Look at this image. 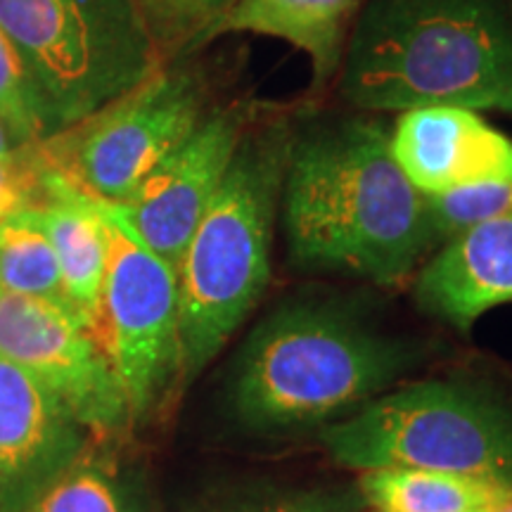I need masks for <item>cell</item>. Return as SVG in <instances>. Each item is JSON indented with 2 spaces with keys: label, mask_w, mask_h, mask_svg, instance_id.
<instances>
[{
  "label": "cell",
  "mask_w": 512,
  "mask_h": 512,
  "mask_svg": "<svg viewBox=\"0 0 512 512\" xmlns=\"http://www.w3.org/2000/svg\"><path fill=\"white\" fill-rule=\"evenodd\" d=\"M19 150H22V145H19L17 138L12 136V131L8 128V124H5V121L0 119V159L15 157Z\"/></svg>",
  "instance_id": "cb8c5ba5"
},
{
  "label": "cell",
  "mask_w": 512,
  "mask_h": 512,
  "mask_svg": "<svg viewBox=\"0 0 512 512\" xmlns=\"http://www.w3.org/2000/svg\"><path fill=\"white\" fill-rule=\"evenodd\" d=\"M496 508H477V510H465V512H494Z\"/></svg>",
  "instance_id": "484cf974"
},
{
  "label": "cell",
  "mask_w": 512,
  "mask_h": 512,
  "mask_svg": "<svg viewBox=\"0 0 512 512\" xmlns=\"http://www.w3.org/2000/svg\"><path fill=\"white\" fill-rule=\"evenodd\" d=\"M427 211L434 245H444L477 223L512 214V178L427 195Z\"/></svg>",
  "instance_id": "d6986e66"
},
{
  "label": "cell",
  "mask_w": 512,
  "mask_h": 512,
  "mask_svg": "<svg viewBox=\"0 0 512 512\" xmlns=\"http://www.w3.org/2000/svg\"><path fill=\"white\" fill-rule=\"evenodd\" d=\"M107 233V275L88 335L124 389L128 415L145 418L181 380L178 275L110 202H100Z\"/></svg>",
  "instance_id": "ba28073f"
},
{
  "label": "cell",
  "mask_w": 512,
  "mask_h": 512,
  "mask_svg": "<svg viewBox=\"0 0 512 512\" xmlns=\"http://www.w3.org/2000/svg\"><path fill=\"white\" fill-rule=\"evenodd\" d=\"M207 86L192 69L162 67L79 124L34 145L74 188L121 204L207 117Z\"/></svg>",
  "instance_id": "52a82bcc"
},
{
  "label": "cell",
  "mask_w": 512,
  "mask_h": 512,
  "mask_svg": "<svg viewBox=\"0 0 512 512\" xmlns=\"http://www.w3.org/2000/svg\"><path fill=\"white\" fill-rule=\"evenodd\" d=\"M24 512H128L112 479L91 465H72Z\"/></svg>",
  "instance_id": "44dd1931"
},
{
  "label": "cell",
  "mask_w": 512,
  "mask_h": 512,
  "mask_svg": "<svg viewBox=\"0 0 512 512\" xmlns=\"http://www.w3.org/2000/svg\"><path fill=\"white\" fill-rule=\"evenodd\" d=\"M392 152L422 195L512 178V140L465 107L401 112L392 126Z\"/></svg>",
  "instance_id": "7c38bea8"
},
{
  "label": "cell",
  "mask_w": 512,
  "mask_h": 512,
  "mask_svg": "<svg viewBox=\"0 0 512 512\" xmlns=\"http://www.w3.org/2000/svg\"><path fill=\"white\" fill-rule=\"evenodd\" d=\"M292 131L290 117L249 126L185 249L176 271L185 382L219 354L264 297Z\"/></svg>",
  "instance_id": "3957f363"
},
{
  "label": "cell",
  "mask_w": 512,
  "mask_h": 512,
  "mask_svg": "<svg viewBox=\"0 0 512 512\" xmlns=\"http://www.w3.org/2000/svg\"><path fill=\"white\" fill-rule=\"evenodd\" d=\"M403 349L335 302H292L249 335L233 403L261 432L318 425L375 399L403 368Z\"/></svg>",
  "instance_id": "277c9868"
},
{
  "label": "cell",
  "mask_w": 512,
  "mask_h": 512,
  "mask_svg": "<svg viewBox=\"0 0 512 512\" xmlns=\"http://www.w3.org/2000/svg\"><path fill=\"white\" fill-rule=\"evenodd\" d=\"M339 93L356 112L512 114V0H366Z\"/></svg>",
  "instance_id": "7a4b0ae2"
},
{
  "label": "cell",
  "mask_w": 512,
  "mask_h": 512,
  "mask_svg": "<svg viewBox=\"0 0 512 512\" xmlns=\"http://www.w3.org/2000/svg\"><path fill=\"white\" fill-rule=\"evenodd\" d=\"M280 209L290 259L309 271L392 287L434 247L427 195L394 159L392 128L368 112L294 124Z\"/></svg>",
  "instance_id": "6da1fadb"
},
{
  "label": "cell",
  "mask_w": 512,
  "mask_h": 512,
  "mask_svg": "<svg viewBox=\"0 0 512 512\" xmlns=\"http://www.w3.org/2000/svg\"><path fill=\"white\" fill-rule=\"evenodd\" d=\"M494 512H512V496H510L508 501H505V503L498 505V508H496Z\"/></svg>",
  "instance_id": "d4e9b609"
},
{
  "label": "cell",
  "mask_w": 512,
  "mask_h": 512,
  "mask_svg": "<svg viewBox=\"0 0 512 512\" xmlns=\"http://www.w3.org/2000/svg\"><path fill=\"white\" fill-rule=\"evenodd\" d=\"M247 512H358V505L349 496L302 494L278 498Z\"/></svg>",
  "instance_id": "603a6c76"
},
{
  "label": "cell",
  "mask_w": 512,
  "mask_h": 512,
  "mask_svg": "<svg viewBox=\"0 0 512 512\" xmlns=\"http://www.w3.org/2000/svg\"><path fill=\"white\" fill-rule=\"evenodd\" d=\"M34 211L57 256L64 294L91 330L107 275V233L100 204L46 169L43 200Z\"/></svg>",
  "instance_id": "9a60e30c"
},
{
  "label": "cell",
  "mask_w": 512,
  "mask_h": 512,
  "mask_svg": "<svg viewBox=\"0 0 512 512\" xmlns=\"http://www.w3.org/2000/svg\"><path fill=\"white\" fill-rule=\"evenodd\" d=\"M159 50H195L235 0H138Z\"/></svg>",
  "instance_id": "ffe728a7"
},
{
  "label": "cell",
  "mask_w": 512,
  "mask_h": 512,
  "mask_svg": "<svg viewBox=\"0 0 512 512\" xmlns=\"http://www.w3.org/2000/svg\"><path fill=\"white\" fill-rule=\"evenodd\" d=\"M0 354L48 387L83 430L112 434L131 418L117 373L72 306L0 287Z\"/></svg>",
  "instance_id": "9c48e42d"
},
{
  "label": "cell",
  "mask_w": 512,
  "mask_h": 512,
  "mask_svg": "<svg viewBox=\"0 0 512 512\" xmlns=\"http://www.w3.org/2000/svg\"><path fill=\"white\" fill-rule=\"evenodd\" d=\"M81 432L48 387L0 354V512H24L76 465Z\"/></svg>",
  "instance_id": "8fae6325"
},
{
  "label": "cell",
  "mask_w": 512,
  "mask_h": 512,
  "mask_svg": "<svg viewBox=\"0 0 512 512\" xmlns=\"http://www.w3.org/2000/svg\"><path fill=\"white\" fill-rule=\"evenodd\" d=\"M337 465L456 472L512 484V411L475 387L418 382L377 394L320 432Z\"/></svg>",
  "instance_id": "8992f818"
},
{
  "label": "cell",
  "mask_w": 512,
  "mask_h": 512,
  "mask_svg": "<svg viewBox=\"0 0 512 512\" xmlns=\"http://www.w3.org/2000/svg\"><path fill=\"white\" fill-rule=\"evenodd\" d=\"M366 0H235L204 36L202 46L226 34L278 38L302 50L311 64V91L339 74L351 27Z\"/></svg>",
  "instance_id": "5bb4252c"
},
{
  "label": "cell",
  "mask_w": 512,
  "mask_h": 512,
  "mask_svg": "<svg viewBox=\"0 0 512 512\" xmlns=\"http://www.w3.org/2000/svg\"><path fill=\"white\" fill-rule=\"evenodd\" d=\"M361 496L377 512H465L498 508L512 484L456 472L382 467L361 475Z\"/></svg>",
  "instance_id": "2e32d148"
},
{
  "label": "cell",
  "mask_w": 512,
  "mask_h": 512,
  "mask_svg": "<svg viewBox=\"0 0 512 512\" xmlns=\"http://www.w3.org/2000/svg\"><path fill=\"white\" fill-rule=\"evenodd\" d=\"M0 287L72 306L64 294L53 245L34 209L19 211L0 223Z\"/></svg>",
  "instance_id": "e0dca14e"
},
{
  "label": "cell",
  "mask_w": 512,
  "mask_h": 512,
  "mask_svg": "<svg viewBox=\"0 0 512 512\" xmlns=\"http://www.w3.org/2000/svg\"><path fill=\"white\" fill-rule=\"evenodd\" d=\"M415 302L453 328L512 304V214L477 223L439 247L415 273Z\"/></svg>",
  "instance_id": "4fadbf2b"
},
{
  "label": "cell",
  "mask_w": 512,
  "mask_h": 512,
  "mask_svg": "<svg viewBox=\"0 0 512 512\" xmlns=\"http://www.w3.org/2000/svg\"><path fill=\"white\" fill-rule=\"evenodd\" d=\"M256 119L259 112L249 102L209 112L128 200L114 204L133 233L174 271Z\"/></svg>",
  "instance_id": "30bf717a"
},
{
  "label": "cell",
  "mask_w": 512,
  "mask_h": 512,
  "mask_svg": "<svg viewBox=\"0 0 512 512\" xmlns=\"http://www.w3.org/2000/svg\"><path fill=\"white\" fill-rule=\"evenodd\" d=\"M0 119L8 124L22 147L53 136V124L41 95L3 29H0Z\"/></svg>",
  "instance_id": "ac0fdd59"
},
{
  "label": "cell",
  "mask_w": 512,
  "mask_h": 512,
  "mask_svg": "<svg viewBox=\"0 0 512 512\" xmlns=\"http://www.w3.org/2000/svg\"><path fill=\"white\" fill-rule=\"evenodd\" d=\"M53 133L79 124L164 64L138 0H0Z\"/></svg>",
  "instance_id": "5b68a950"
},
{
  "label": "cell",
  "mask_w": 512,
  "mask_h": 512,
  "mask_svg": "<svg viewBox=\"0 0 512 512\" xmlns=\"http://www.w3.org/2000/svg\"><path fill=\"white\" fill-rule=\"evenodd\" d=\"M46 166L34 145L22 147L15 157L0 159V223L19 211L36 209L43 200Z\"/></svg>",
  "instance_id": "7402d4cb"
}]
</instances>
